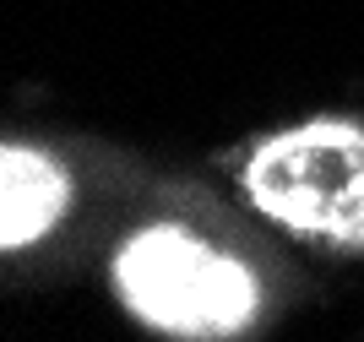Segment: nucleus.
Wrapping results in <instances>:
<instances>
[{"mask_svg":"<svg viewBox=\"0 0 364 342\" xmlns=\"http://www.w3.org/2000/svg\"><path fill=\"white\" fill-rule=\"evenodd\" d=\"M245 196L310 239H364V125L310 119L245 158Z\"/></svg>","mask_w":364,"mask_h":342,"instance_id":"obj_2","label":"nucleus"},{"mask_svg":"<svg viewBox=\"0 0 364 342\" xmlns=\"http://www.w3.org/2000/svg\"><path fill=\"white\" fill-rule=\"evenodd\" d=\"M114 288L136 321L168 337H228L261 304L256 272L185 223H152L114 255Z\"/></svg>","mask_w":364,"mask_h":342,"instance_id":"obj_1","label":"nucleus"},{"mask_svg":"<svg viewBox=\"0 0 364 342\" xmlns=\"http://www.w3.org/2000/svg\"><path fill=\"white\" fill-rule=\"evenodd\" d=\"M0 245L22 250L33 239H44L49 228L71 207V179L49 164L44 152L6 147L0 152Z\"/></svg>","mask_w":364,"mask_h":342,"instance_id":"obj_3","label":"nucleus"}]
</instances>
